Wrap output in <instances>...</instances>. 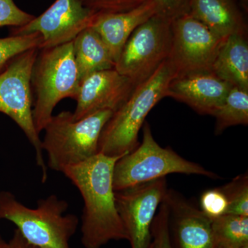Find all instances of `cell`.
I'll use <instances>...</instances> for the list:
<instances>
[{"label":"cell","mask_w":248,"mask_h":248,"mask_svg":"<svg viewBox=\"0 0 248 248\" xmlns=\"http://www.w3.org/2000/svg\"><path fill=\"white\" fill-rule=\"evenodd\" d=\"M41 248L34 245L28 242L27 240L23 237L22 235L20 234L18 230H16L12 238L10 240L9 242L7 243V248Z\"/></svg>","instance_id":"cell-28"},{"label":"cell","mask_w":248,"mask_h":248,"mask_svg":"<svg viewBox=\"0 0 248 248\" xmlns=\"http://www.w3.org/2000/svg\"><path fill=\"white\" fill-rule=\"evenodd\" d=\"M216 118L215 134L219 135L226 129L248 124V91L233 86L221 107L213 116Z\"/></svg>","instance_id":"cell-20"},{"label":"cell","mask_w":248,"mask_h":248,"mask_svg":"<svg viewBox=\"0 0 248 248\" xmlns=\"http://www.w3.org/2000/svg\"><path fill=\"white\" fill-rule=\"evenodd\" d=\"M211 71L234 87L248 91V44L246 35L227 37L218 50Z\"/></svg>","instance_id":"cell-17"},{"label":"cell","mask_w":248,"mask_h":248,"mask_svg":"<svg viewBox=\"0 0 248 248\" xmlns=\"http://www.w3.org/2000/svg\"><path fill=\"white\" fill-rule=\"evenodd\" d=\"M112 113L108 110L99 111L79 120H75L70 111L53 115L44 129L42 140L48 167L63 172L98 154L101 133Z\"/></svg>","instance_id":"cell-5"},{"label":"cell","mask_w":248,"mask_h":248,"mask_svg":"<svg viewBox=\"0 0 248 248\" xmlns=\"http://www.w3.org/2000/svg\"><path fill=\"white\" fill-rule=\"evenodd\" d=\"M68 203L51 195L31 208L19 202L9 192H0V220L12 222L28 242L41 248H71L79 219L66 214Z\"/></svg>","instance_id":"cell-3"},{"label":"cell","mask_w":248,"mask_h":248,"mask_svg":"<svg viewBox=\"0 0 248 248\" xmlns=\"http://www.w3.org/2000/svg\"><path fill=\"white\" fill-rule=\"evenodd\" d=\"M174 76L175 71L167 60L148 79L135 87L104 125L99 138L98 153L122 157L140 145L139 133L147 115L166 97L168 86Z\"/></svg>","instance_id":"cell-2"},{"label":"cell","mask_w":248,"mask_h":248,"mask_svg":"<svg viewBox=\"0 0 248 248\" xmlns=\"http://www.w3.org/2000/svg\"><path fill=\"white\" fill-rule=\"evenodd\" d=\"M232 87L211 71L192 72L174 76L166 97L185 103L200 115L214 116Z\"/></svg>","instance_id":"cell-13"},{"label":"cell","mask_w":248,"mask_h":248,"mask_svg":"<svg viewBox=\"0 0 248 248\" xmlns=\"http://www.w3.org/2000/svg\"><path fill=\"white\" fill-rule=\"evenodd\" d=\"M40 50L31 75V89L35 94L32 117L38 134L53 117L60 101L66 98L76 100L80 86L73 42Z\"/></svg>","instance_id":"cell-4"},{"label":"cell","mask_w":248,"mask_h":248,"mask_svg":"<svg viewBox=\"0 0 248 248\" xmlns=\"http://www.w3.org/2000/svg\"><path fill=\"white\" fill-rule=\"evenodd\" d=\"M120 158L98 153L62 172L84 201L81 231L85 248H102L111 241H128L116 207L113 187L114 168Z\"/></svg>","instance_id":"cell-1"},{"label":"cell","mask_w":248,"mask_h":248,"mask_svg":"<svg viewBox=\"0 0 248 248\" xmlns=\"http://www.w3.org/2000/svg\"><path fill=\"white\" fill-rule=\"evenodd\" d=\"M214 248H248V245L245 246H238V247H214Z\"/></svg>","instance_id":"cell-30"},{"label":"cell","mask_w":248,"mask_h":248,"mask_svg":"<svg viewBox=\"0 0 248 248\" xmlns=\"http://www.w3.org/2000/svg\"><path fill=\"white\" fill-rule=\"evenodd\" d=\"M214 247L248 245V217L226 214L212 220Z\"/></svg>","instance_id":"cell-19"},{"label":"cell","mask_w":248,"mask_h":248,"mask_svg":"<svg viewBox=\"0 0 248 248\" xmlns=\"http://www.w3.org/2000/svg\"><path fill=\"white\" fill-rule=\"evenodd\" d=\"M7 248V243L5 242L2 238L0 236V248Z\"/></svg>","instance_id":"cell-29"},{"label":"cell","mask_w":248,"mask_h":248,"mask_svg":"<svg viewBox=\"0 0 248 248\" xmlns=\"http://www.w3.org/2000/svg\"><path fill=\"white\" fill-rule=\"evenodd\" d=\"M172 46L168 59L175 76L211 71L213 62L226 39L221 38L188 14L174 18Z\"/></svg>","instance_id":"cell-9"},{"label":"cell","mask_w":248,"mask_h":248,"mask_svg":"<svg viewBox=\"0 0 248 248\" xmlns=\"http://www.w3.org/2000/svg\"><path fill=\"white\" fill-rule=\"evenodd\" d=\"M135 87L131 80L115 68L93 73L80 82L73 118L81 120L102 110L115 112Z\"/></svg>","instance_id":"cell-12"},{"label":"cell","mask_w":248,"mask_h":248,"mask_svg":"<svg viewBox=\"0 0 248 248\" xmlns=\"http://www.w3.org/2000/svg\"><path fill=\"white\" fill-rule=\"evenodd\" d=\"M228 202L220 187L205 191L200 198V209L211 220L226 215Z\"/></svg>","instance_id":"cell-25"},{"label":"cell","mask_w":248,"mask_h":248,"mask_svg":"<svg viewBox=\"0 0 248 248\" xmlns=\"http://www.w3.org/2000/svg\"><path fill=\"white\" fill-rule=\"evenodd\" d=\"M39 48H32L19 54L0 72V112L22 129L35 152V161L42 173V182L48 178L42 148V140L37 133L33 117V98L31 75Z\"/></svg>","instance_id":"cell-7"},{"label":"cell","mask_w":248,"mask_h":248,"mask_svg":"<svg viewBox=\"0 0 248 248\" xmlns=\"http://www.w3.org/2000/svg\"><path fill=\"white\" fill-rule=\"evenodd\" d=\"M156 6V14L174 19L185 14L188 0H153Z\"/></svg>","instance_id":"cell-27"},{"label":"cell","mask_w":248,"mask_h":248,"mask_svg":"<svg viewBox=\"0 0 248 248\" xmlns=\"http://www.w3.org/2000/svg\"><path fill=\"white\" fill-rule=\"evenodd\" d=\"M169 190L166 177L115 191L117 211L132 248H149L151 226Z\"/></svg>","instance_id":"cell-10"},{"label":"cell","mask_w":248,"mask_h":248,"mask_svg":"<svg viewBox=\"0 0 248 248\" xmlns=\"http://www.w3.org/2000/svg\"><path fill=\"white\" fill-rule=\"evenodd\" d=\"M185 14L223 39L247 32V24L235 0H188Z\"/></svg>","instance_id":"cell-16"},{"label":"cell","mask_w":248,"mask_h":248,"mask_svg":"<svg viewBox=\"0 0 248 248\" xmlns=\"http://www.w3.org/2000/svg\"><path fill=\"white\" fill-rule=\"evenodd\" d=\"M73 46L80 82L93 73L115 68L108 49L92 27L80 32L73 41Z\"/></svg>","instance_id":"cell-18"},{"label":"cell","mask_w":248,"mask_h":248,"mask_svg":"<svg viewBox=\"0 0 248 248\" xmlns=\"http://www.w3.org/2000/svg\"><path fill=\"white\" fill-rule=\"evenodd\" d=\"M164 202L177 248H214L212 220L184 195L169 189Z\"/></svg>","instance_id":"cell-14"},{"label":"cell","mask_w":248,"mask_h":248,"mask_svg":"<svg viewBox=\"0 0 248 248\" xmlns=\"http://www.w3.org/2000/svg\"><path fill=\"white\" fill-rule=\"evenodd\" d=\"M151 226L153 248H174L170 228L169 210L163 202L158 209Z\"/></svg>","instance_id":"cell-23"},{"label":"cell","mask_w":248,"mask_h":248,"mask_svg":"<svg viewBox=\"0 0 248 248\" xmlns=\"http://www.w3.org/2000/svg\"><path fill=\"white\" fill-rule=\"evenodd\" d=\"M149 248H153V244H152V243H151V246H150Z\"/></svg>","instance_id":"cell-31"},{"label":"cell","mask_w":248,"mask_h":248,"mask_svg":"<svg viewBox=\"0 0 248 248\" xmlns=\"http://www.w3.org/2000/svg\"><path fill=\"white\" fill-rule=\"evenodd\" d=\"M34 17L35 16L19 9L14 0H0V27H22Z\"/></svg>","instance_id":"cell-26"},{"label":"cell","mask_w":248,"mask_h":248,"mask_svg":"<svg viewBox=\"0 0 248 248\" xmlns=\"http://www.w3.org/2000/svg\"><path fill=\"white\" fill-rule=\"evenodd\" d=\"M42 42V36L37 32L0 38V72L19 54L32 48L40 49Z\"/></svg>","instance_id":"cell-21"},{"label":"cell","mask_w":248,"mask_h":248,"mask_svg":"<svg viewBox=\"0 0 248 248\" xmlns=\"http://www.w3.org/2000/svg\"><path fill=\"white\" fill-rule=\"evenodd\" d=\"M156 14L153 0L136 9L119 14L97 15L91 27L100 36L115 63L133 31Z\"/></svg>","instance_id":"cell-15"},{"label":"cell","mask_w":248,"mask_h":248,"mask_svg":"<svg viewBox=\"0 0 248 248\" xmlns=\"http://www.w3.org/2000/svg\"><path fill=\"white\" fill-rule=\"evenodd\" d=\"M228 202L226 214L248 217V173L241 174L220 187Z\"/></svg>","instance_id":"cell-22"},{"label":"cell","mask_w":248,"mask_h":248,"mask_svg":"<svg viewBox=\"0 0 248 248\" xmlns=\"http://www.w3.org/2000/svg\"><path fill=\"white\" fill-rule=\"evenodd\" d=\"M97 14L80 0H55L38 17L22 27L14 28L11 35L39 33L40 48H53L73 42L80 32L92 26Z\"/></svg>","instance_id":"cell-11"},{"label":"cell","mask_w":248,"mask_h":248,"mask_svg":"<svg viewBox=\"0 0 248 248\" xmlns=\"http://www.w3.org/2000/svg\"><path fill=\"white\" fill-rule=\"evenodd\" d=\"M85 7L94 14H112L127 12L144 4L148 0H80Z\"/></svg>","instance_id":"cell-24"},{"label":"cell","mask_w":248,"mask_h":248,"mask_svg":"<svg viewBox=\"0 0 248 248\" xmlns=\"http://www.w3.org/2000/svg\"><path fill=\"white\" fill-rule=\"evenodd\" d=\"M172 19L155 14L139 26L127 40L115 69L135 86L144 82L169 58Z\"/></svg>","instance_id":"cell-8"},{"label":"cell","mask_w":248,"mask_h":248,"mask_svg":"<svg viewBox=\"0 0 248 248\" xmlns=\"http://www.w3.org/2000/svg\"><path fill=\"white\" fill-rule=\"evenodd\" d=\"M143 127L141 144L116 162L113 172L115 191L166 177L173 173L218 178L215 173L184 159L170 148L160 146L155 141L149 124L145 122Z\"/></svg>","instance_id":"cell-6"}]
</instances>
